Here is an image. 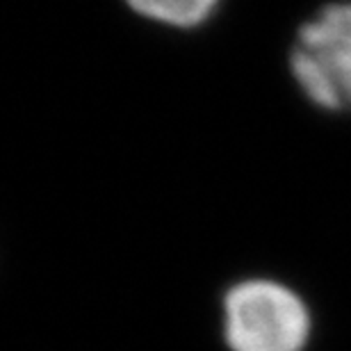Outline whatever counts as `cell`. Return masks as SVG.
<instances>
[{
	"instance_id": "obj_1",
	"label": "cell",
	"mask_w": 351,
	"mask_h": 351,
	"mask_svg": "<svg viewBox=\"0 0 351 351\" xmlns=\"http://www.w3.org/2000/svg\"><path fill=\"white\" fill-rule=\"evenodd\" d=\"M311 331L306 301L278 280L249 278L223 297V340L230 351H304Z\"/></svg>"
},
{
	"instance_id": "obj_2",
	"label": "cell",
	"mask_w": 351,
	"mask_h": 351,
	"mask_svg": "<svg viewBox=\"0 0 351 351\" xmlns=\"http://www.w3.org/2000/svg\"><path fill=\"white\" fill-rule=\"evenodd\" d=\"M290 64L315 105L351 110V3L328 5L301 25Z\"/></svg>"
},
{
	"instance_id": "obj_3",
	"label": "cell",
	"mask_w": 351,
	"mask_h": 351,
	"mask_svg": "<svg viewBox=\"0 0 351 351\" xmlns=\"http://www.w3.org/2000/svg\"><path fill=\"white\" fill-rule=\"evenodd\" d=\"M142 16L176 27H194L210 19L219 0H125Z\"/></svg>"
}]
</instances>
